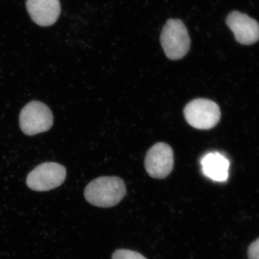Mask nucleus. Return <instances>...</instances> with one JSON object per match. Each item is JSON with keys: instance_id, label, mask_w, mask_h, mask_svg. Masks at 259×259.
Wrapping results in <instances>:
<instances>
[{"instance_id": "obj_1", "label": "nucleus", "mask_w": 259, "mask_h": 259, "mask_svg": "<svg viewBox=\"0 0 259 259\" xmlns=\"http://www.w3.org/2000/svg\"><path fill=\"white\" fill-rule=\"evenodd\" d=\"M125 194V182L117 177H99L92 181L84 190L87 201L100 207L117 205Z\"/></svg>"}, {"instance_id": "obj_2", "label": "nucleus", "mask_w": 259, "mask_h": 259, "mask_svg": "<svg viewBox=\"0 0 259 259\" xmlns=\"http://www.w3.org/2000/svg\"><path fill=\"white\" fill-rule=\"evenodd\" d=\"M160 40L166 57L171 60L182 59L190 49L188 30L179 19H169L166 22L162 30Z\"/></svg>"}, {"instance_id": "obj_3", "label": "nucleus", "mask_w": 259, "mask_h": 259, "mask_svg": "<svg viewBox=\"0 0 259 259\" xmlns=\"http://www.w3.org/2000/svg\"><path fill=\"white\" fill-rule=\"evenodd\" d=\"M20 127L23 134L32 136L47 132L54 124L50 108L41 102H30L20 114Z\"/></svg>"}, {"instance_id": "obj_4", "label": "nucleus", "mask_w": 259, "mask_h": 259, "mask_svg": "<svg viewBox=\"0 0 259 259\" xmlns=\"http://www.w3.org/2000/svg\"><path fill=\"white\" fill-rule=\"evenodd\" d=\"M184 114L192 127L199 130H209L221 120V112L215 102L207 99H196L186 105Z\"/></svg>"}, {"instance_id": "obj_5", "label": "nucleus", "mask_w": 259, "mask_h": 259, "mask_svg": "<svg viewBox=\"0 0 259 259\" xmlns=\"http://www.w3.org/2000/svg\"><path fill=\"white\" fill-rule=\"evenodd\" d=\"M66 168L55 162H46L35 167L27 177V185L30 190L46 192L54 190L64 183Z\"/></svg>"}, {"instance_id": "obj_6", "label": "nucleus", "mask_w": 259, "mask_h": 259, "mask_svg": "<svg viewBox=\"0 0 259 259\" xmlns=\"http://www.w3.org/2000/svg\"><path fill=\"white\" fill-rule=\"evenodd\" d=\"M145 167L150 177L164 179L174 168V152L169 145L158 143L148 150L145 158Z\"/></svg>"}, {"instance_id": "obj_7", "label": "nucleus", "mask_w": 259, "mask_h": 259, "mask_svg": "<svg viewBox=\"0 0 259 259\" xmlns=\"http://www.w3.org/2000/svg\"><path fill=\"white\" fill-rule=\"evenodd\" d=\"M226 24L239 44L252 45L259 40L258 22L244 13L232 12L227 17Z\"/></svg>"}, {"instance_id": "obj_8", "label": "nucleus", "mask_w": 259, "mask_h": 259, "mask_svg": "<svg viewBox=\"0 0 259 259\" xmlns=\"http://www.w3.org/2000/svg\"><path fill=\"white\" fill-rule=\"evenodd\" d=\"M26 8L32 21L39 26L54 25L60 16V0H27Z\"/></svg>"}, {"instance_id": "obj_9", "label": "nucleus", "mask_w": 259, "mask_h": 259, "mask_svg": "<svg viewBox=\"0 0 259 259\" xmlns=\"http://www.w3.org/2000/svg\"><path fill=\"white\" fill-rule=\"evenodd\" d=\"M202 174L214 182H225L229 177L230 162L219 152L204 155L201 159Z\"/></svg>"}, {"instance_id": "obj_10", "label": "nucleus", "mask_w": 259, "mask_h": 259, "mask_svg": "<svg viewBox=\"0 0 259 259\" xmlns=\"http://www.w3.org/2000/svg\"><path fill=\"white\" fill-rule=\"evenodd\" d=\"M112 259H147L144 255L134 250L119 249L114 252Z\"/></svg>"}, {"instance_id": "obj_11", "label": "nucleus", "mask_w": 259, "mask_h": 259, "mask_svg": "<svg viewBox=\"0 0 259 259\" xmlns=\"http://www.w3.org/2000/svg\"><path fill=\"white\" fill-rule=\"evenodd\" d=\"M248 259H259V238L248 247Z\"/></svg>"}]
</instances>
